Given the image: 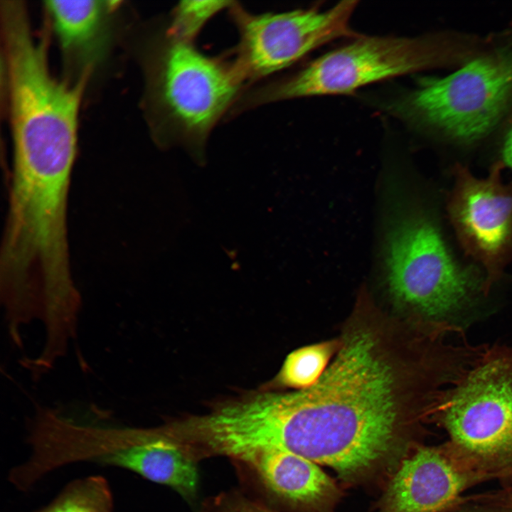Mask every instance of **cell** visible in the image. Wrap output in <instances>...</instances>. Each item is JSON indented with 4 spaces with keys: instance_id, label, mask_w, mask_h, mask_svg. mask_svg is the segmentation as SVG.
<instances>
[{
    "instance_id": "1",
    "label": "cell",
    "mask_w": 512,
    "mask_h": 512,
    "mask_svg": "<svg viewBox=\"0 0 512 512\" xmlns=\"http://www.w3.org/2000/svg\"><path fill=\"white\" fill-rule=\"evenodd\" d=\"M400 343L378 321L351 324L314 385L271 394L265 422L270 447L331 467L348 482L394 466L435 397L427 359Z\"/></svg>"
},
{
    "instance_id": "2",
    "label": "cell",
    "mask_w": 512,
    "mask_h": 512,
    "mask_svg": "<svg viewBox=\"0 0 512 512\" xmlns=\"http://www.w3.org/2000/svg\"><path fill=\"white\" fill-rule=\"evenodd\" d=\"M488 45V37L455 32L414 38L359 36L295 74L252 92L247 97V104L348 94L395 76L434 68H459Z\"/></svg>"
},
{
    "instance_id": "3",
    "label": "cell",
    "mask_w": 512,
    "mask_h": 512,
    "mask_svg": "<svg viewBox=\"0 0 512 512\" xmlns=\"http://www.w3.org/2000/svg\"><path fill=\"white\" fill-rule=\"evenodd\" d=\"M386 256L393 298L422 328L461 332V321L480 295L488 294L484 274L460 263L437 223L420 211L393 227Z\"/></svg>"
},
{
    "instance_id": "4",
    "label": "cell",
    "mask_w": 512,
    "mask_h": 512,
    "mask_svg": "<svg viewBox=\"0 0 512 512\" xmlns=\"http://www.w3.org/2000/svg\"><path fill=\"white\" fill-rule=\"evenodd\" d=\"M512 107V39L496 40L444 78H425L390 110L422 131L459 145L491 134Z\"/></svg>"
},
{
    "instance_id": "5",
    "label": "cell",
    "mask_w": 512,
    "mask_h": 512,
    "mask_svg": "<svg viewBox=\"0 0 512 512\" xmlns=\"http://www.w3.org/2000/svg\"><path fill=\"white\" fill-rule=\"evenodd\" d=\"M432 419L473 468L512 486V348L484 346L443 392Z\"/></svg>"
},
{
    "instance_id": "6",
    "label": "cell",
    "mask_w": 512,
    "mask_h": 512,
    "mask_svg": "<svg viewBox=\"0 0 512 512\" xmlns=\"http://www.w3.org/2000/svg\"><path fill=\"white\" fill-rule=\"evenodd\" d=\"M149 73L159 127L171 139L191 144L205 140L245 82L234 60L207 56L167 31Z\"/></svg>"
},
{
    "instance_id": "7",
    "label": "cell",
    "mask_w": 512,
    "mask_h": 512,
    "mask_svg": "<svg viewBox=\"0 0 512 512\" xmlns=\"http://www.w3.org/2000/svg\"><path fill=\"white\" fill-rule=\"evenodd\" d=\"M356 1L317 8L252 14L234 4L231 16L240 34L234 62L245 81L255 80L296 63L312 50L341 37L358 36L349 21Z\"/></svg>"
},
{
    "instance_id": "8",
    "label": "cell",
    "mask_w": 512,
    "mask_h": 512,
    "mask_svg": "<svg viewBox=\"0 0 512 512\" xmlns=\"http://www.w3.org/2000/svg\"><path fill=\"white\" fill-rule=\"evenodd\" d=\"M504 166L496 161L486 178H478L456 165L447 205L462 247L484 269L488 294L512 262V181H503Z\"/></svg>"
},
{
    "instance_id": "9",
    "label": "cell",
    "mask_w": 512,
    "mask_h": 512,
    "mask_svg": "<svg viewBox=\"0 0 512 512\" xmlns=\"http://www.w3.org/2000/svg\"><path fill=\"white\" fill-rule=\"evenodd\" d=\"M486 481L447 441L418 444L400 464L378 512H441L464 491Z\"/></svg>"
},
{
    "instance_id": "10",
    "label": "cell",
    "mask_w": 512,
    "mask_h": 512,
    "mask_svg": "<svg viewBox=\"0 0 512 512\" xmlns=\"http://www.w3.org/2000/svg\"><path fill=\"white\" fill-rule=\"evenodd\" d=\"M241 460L251 464L273 493L297 504L320 508L337 496L334 481L317 464L292 452L262 450Z\"/></svg>"
},
{
    "instance_id": "11",
    "label": "cell",
    "mask_w": 512,
    "mask_h": 512,
    "mask_svg": "<svg viewBox=\"0 0 512 512\" xmlns=\"http://www.w3.org/2000/svg\"><path fill=\"white\" fill-rule=\"evenodd\" d=\"M107 1H48L49 12L65 55L87 73L101 58L107 41Z\"/></svg>"
},
{
    "instance_id": "12",
    "label": "cell",
    "mask_w": 512,
    "mask_h": 512,
    "mask_svg": "<svg viewBox=\"0 0 512 512\" xmlns=\"http://www.w3.org/2000/svg\"><path fill=\"white\" fill-rule=\"evenodd\" d=\"M113 506L107 481L95 475L73 480L48 504L33 512H113Z\"/></svg>"
},
{
    "instance_id": "13",
    "label": "cell",
    "mask_w": 512,
    "mask_h": 512,
    "mask_svg": "<svg viewBox=\"0 0 512 512\" xmlns=\"http://www.w3.org/2000/svg\"><path fill=\"white\" fill-rule=\"evenodd\" d=\"M339 347L340 341L331 340L295 350L287 357L277 381L297 390L312 386L323 375Z\"/></svg>"
},
{
    "instance_id": "14",
    "label": "cell",
    "mask_w": 512,
    "mask_h": 512,
    "mask_svg": "<svg viewBox=\"0 0 512 512\" xmlns=\"http://www.w3.org/2000/svg\"><path fill=\"white\" fill-rule=\"evenodd\" d=\"M235 3L231 1H181L171 13L166 31L178 39L193 43L210 18L223 9L230 8Z\"/></svg>"
},
{
    "instance_id": "15",
    "label": "cell",
    "mask_w": 512,
    "mask_h": 512,
    "mask_svg": "<svg viewBox=\"0 0 512 512\" xmlns=\"http://www.w3.org/2000/svg\"><path fill=\"white\" fill-rule=\"evenodd\" d=\"M441 512H512V498L503 489L461 496Z\"/></svg>"
},
{
    "instance_id": "16",
    "label": "cell",
    "mask_w": 512,
    "mask_h": 512,
    "mask_svg": "<svg viewBox=\"0 0 512 512\" xmlns=\"http://www.w3.org/2000/svg\"><path fill=\"white\" fill-rule=\"evenodd\" d=\"M501 153V161L512 170V123L505 135Z\"/></svg>"
},
{
    "instance_id": "17",
    "label": "cell",
    "mask_w": 512,
    "mask_h": 512,
    "mask_svg": "<svg viewBox=\"0 0 512 512\" xmlns=\"http://www.w3.org/2000/svg\"><path fill=\"white\" fill-rule=\"evenodd\" d=\"M512 498V486L502 487Z\"/></svg>"
}]
</instances>
